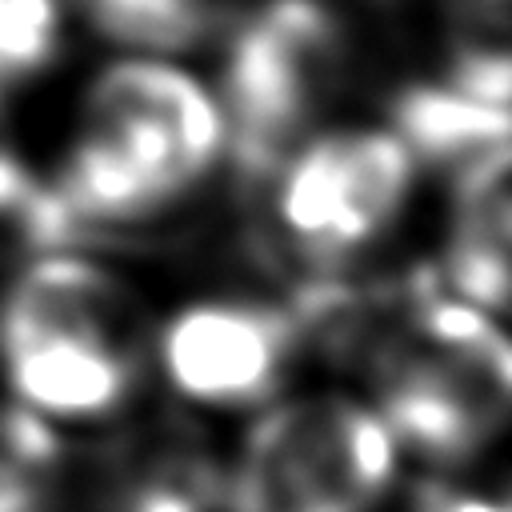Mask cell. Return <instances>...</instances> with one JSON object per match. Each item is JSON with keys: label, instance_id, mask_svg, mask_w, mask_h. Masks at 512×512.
Returning a JSON list of instances; mask_svg holds the SVG:
<instances>
[{"label": "cell", "instance_id": "cell-1", "mask_svg": "<svg viewBox=\"0 0 512 512\" xmlns=\"http://www.w3.org/2000/svg\"><path fill=\"white\" fill-rule=\"evenodd\" d=\"M220 148L224 116L204 84L168 64L124 60L92 80L76 144L48 188L80 244L180 200Z\"/></svg>", "mask_w": 512, "mask_h": 512}, {"label": "cell", "instance_id": "cell-2", "mask_svg": "<svg viewBox=\"0 0 512 512\" xmlns=\"http://www.w3.org/2000/svg\"><path fill=\"white\" fill-rule=\"evenodd\" d=\"M344 76V28L320 0H264L224 60V144L240 180L288 164Z\"/></svg>", "mask_w": 512, "mask_h": 512}, {"label": "cell", "instance_id": "cell-3", "mask_svg": "<svg viewBox=\"0 0 512 512\" xmlns=\"http://www.w3.org/2000/svg\"><path fill=\"white\" fill-rule=\"evenodd\" d=\"M396 468L388 424L344 396L268 412L228 476L232 512H372Z\"/></svg>", "mask_w": 512, "mask_h": 512}, {"label": "cell", "instance_id": "cell-4", "mask_svg": "<svg viewBox=\"0 0 512 512\" xmlns=\"http://www.w3.org/2000/svg\"><path fill=\"white\" fill-rule=\"evenodd\" d=\"M412 156L392 132H332L288 156L276 216L312 260L372 244L404 208Z\"/></svg>", "mask_w": 512, "mask_h": 512}, {"label": "cell", "instance_id": "cell-5", "mask_svg": "<svg viewBox=\"0 0 512 512\" xmlns=\"http://www.w3.org/2000/svg\"><path fill=\"white\" fill-rule=\"evenodd\" d=\"M296 348L292 316L264 304H192L160 332V364L176 392L200 404L268 396Z\"/></svg>", "mask_w": 512, "mask_h": 512}, {"label": "cell", "instance_id": "cell-6", "mask_svg": "<svg viewBox=\"0 0 512 512\" xmlns=\"http://www.w3.org/2000/svg\"><path fill=\"white\" fill-rule=\"evenodd\" d=\"M28 332L92 336L136 356L140 304L136 292L100 264L48 252L28 264L0 300V336Z\"/></svg>", "mask_w": 512, "mask_h": 512}, {"label": "cell", "instance_id": "cell-7", "mask_svg": "<svg viewBox=\"0 0 512 512\" xmlns=\"http://www.w3.org/2000/svg\"><path fill=\"white\" fill-rule=\"evenodd\" d=\"M0 360L16 396L60 420H92L112 412L136 376V356L72 332L0 336Z\"/></svg>", "mask_w": 512, "mask_h": 512}, {"label": "cell", "instance_id": "cell-8", "mask_svg": "<svg viewBox=\"0 0 512 512\" xmlns=\"http://www.w3.org/2000/svg\"><path fill=\"white\" fill-rule=\"evenodd\" d=\"M376 376L384 396L380 420L428 460H464L504 424L416 340V332Z\"/></svg>", "mask_w": 512, "mask_h": 512}, {"label": "cell", "instance_id": "cell-9", "mask_svg": "<svg viewBox=\"0 0 512 512\" xmlns=\"http://www.w3.org/2000/svg\"><path fill=\"white\" fill-rule=\"evenodd\" d=\"M396 140L412 160L472 164L476 156L512 144V108L472 100L456 88L412 84L392 100Z\"/></svg>", "mask_w": 512, "mask_h": 512}, {"label": "cell", "instance_id": "cell-10", "mask_svg": "<svg viewBox=\"0 0 512 512\" xmlns=\"http://www.w3.org/2000/svg\"><path fill=\"white\" fill-rule=\"evenodd\" d=\"M452 88L512 108V0H444Z\"/></svg>", "mask_w": 512, "mask_h": 512}, {"label": "cell", "instance_id": "cell-11", "mask_svg": "<svg viewBox=\"0 0 512 512\" xmlns=\"http://www.w3.org/2000/svg\"><path fill=\"white\" fill-rule=\"evenodd\" d=\"M96 32L132 48H192L220 32L240 0H80Z\"/></svg>", "mask_w": 512, "mask_h": 512}, {"label": "cell", "instance_id": "cell-12", "mask_svg": "<svg viewBox=\"0 0 512 512\" xmlns=\"http://www.w3.org/2000/svg\"><path fill=\"white\" fill-rule=\"evenodd\" d=\"M220 500V472L196 448L152 452L108 500V512H212Z\"/></svg>", "mask_w": 512, "mask_h": 512}, {"label": "cell", "instance_id": "cell-13", "mask_svg": "<svg viewBox=\"0 0 512 512\" xmlns=\"http://www.w3.org/2000/svg\"><path fill=\"white\" fill-rule=\"evenodd\" d=\"M60 460L56 432L28 408H0V512H44Z\"/></svg>", "mask_w": 512, "mask_h": 512}, {"label": "cell", "instance_id": "cell-14", "mask_svg": "<svg viewBox=\"0 0 512 512\" xmlns=\"http://www.w3.org/2000/svg\"><path fill=\"white\" fill-rule=\"evenodd\" d=\"M452 232L512 260V144L492 148L460 168Z\"/></svg>", "mask_w": 512, "mask_h": 512}, {"label": "cell", "instance_id": "cell-15", "mask_svg": "<svg viewBox=\"0 0 512 512\" xmlns=\"http://www.w3.org/2000/svg\"><path fill=\"white\" fill-rule=\"evenodd\" d=\"M60 44L56 0H0V84L36 76Z\"/></svg>", "mask_w": 512, "mask_h": 512}, {"label": "cell", "instance_id": "cell-16", "mask_svg": "<svg viewBox=\"0 0 512 512\" xmlns=\"http://www.w3.org/2000/svg\"><path fill=\"white\" fill-rule=\"evenodd\" d=\"M36 180H32V172H28V164L20 160V152L8 144V136H4V108H0V216H8V220H16L20 224V216H24V208L32 204V196H36Z\"/></svg>", "mask_w": 512, "mask_h": 512}, {"label": "cell", "instance_id": "cell-17", "mask_svg": "<svg viewBox=\"0 0 512 512\" xmlns=\"http://www.w3.org/2000/svg\"><path fill=\"white\" fill-rule=\"evenodd\" d=\"M412 512H512V496H468L444 484H424Z\"/></svg>", "mask_w": 512, "mask_h": 512}]
</instances>
